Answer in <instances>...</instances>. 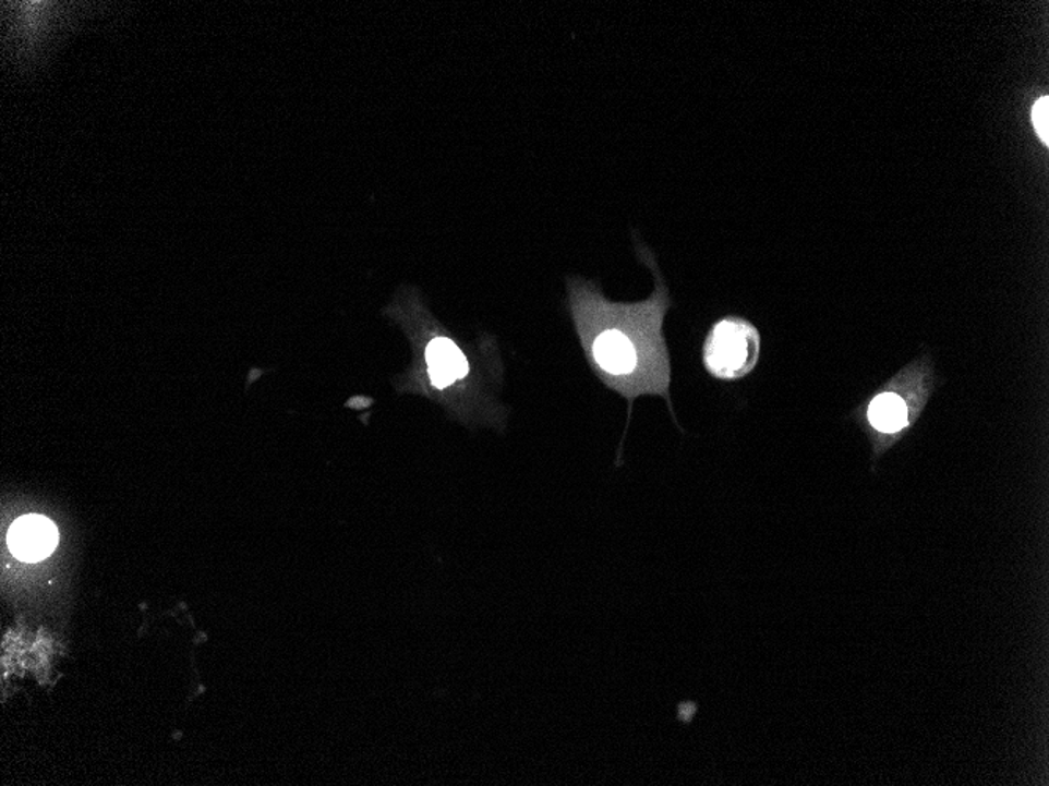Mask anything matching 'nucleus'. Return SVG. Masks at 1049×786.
Here are the masks:
<instances>
[{
  "instance_id": "nucleus-1",
  "label": "nucleus",
  "mask_w": 1049,
  "mask_h": 786,
  "mask_svg": "<svg viewBox=\"0 0 1049 786\" xmlns=\"http://www.w3.org/2000/svg\"><path fill=\"white\" fill-rule=\"evenodd\" d=\"M759 353V336L744 321H723L713 328L706 350L710 371L723 378L747 374Z\"/></svg>"
},
{
  "instance_id": "nucleus-3",
  "label": "nucleus",
  "mask_w": 1049,
  "mask_h": 786,
  "mask_svg": "<svg viewBox=\"0 0 1049 786\" xmlns=\"http://www.w3.org/2000/svg\"><path fill=\"white\" fill-rule=\"evenodd\" d=\"M427 367H430L431 380L434 387L446 388L466 377L469 373V363L460 352L455 342L446 338L434 339L426 349Z\"/></svg>"
},
{
  "instance_id": "nucleus-4",
  "label": "nucleus",
  "mask_w": 1049,
  "mask_h": 786,
  "mask_svg": "<svg viewBox=\"0 0 1049 786\" xmlns=\"http://www.w3.org/2000/svg\"><path fill=\"white\" fill-rule=\"evenodd\" d=\"M594 356L601 367L616 375L630 373L637 364V352L630 339L615 330L599 336L594 344Z\"/></svg>"
},
{
  "instance_id": "nucleus-5",
  "label": "nucleus",
  "mask_w": 1049,
  "mask_h": 786,
  "mask_svg": "<svg viewBox=\"0 0 1049 786\" xmlns=\"http://www.w3.org/2000/svg\"><path fill=\"white\" fill-rule=\"evenodd\" d=\"M867 416L872 427L880 434H897L909 423L908 407L905 400L894 392H883L879 398L873 399Z\"/></svg>"
},
{
  "instance_id": "nucleus-2",
  "label": "nucleus",
  "mask_w": 1049,
  "mask_h": 786,
  "mask_svg": "<svg viewBox=\"0 0 1049 786\" xmlns=\"http://www.w3.org/2000/svg\"><path fill=\"white\" fill-rule=\"evenodd\" d=\"M59 543V529L49 518H17L9 532L10 552L24 563H40L51 556Z\"/></svg>"
},
{
  "instance_id": "nucleus-6",
  "label": "nucleus",
  "mask_w": 1049,
  "mask_h": 786,
  "mask_svg": "<svg viewBox=\"0 0 1049 786\" xmlns=\"http://www.w3.org/2000/svg\"><path fill=\"white\" fill-rule=\"evenodd\" d=\"M1033 123L1038 138L1048 146L1049 143V98L1037 99L1033 107Z\"/></svg>"
}]
</instances>
